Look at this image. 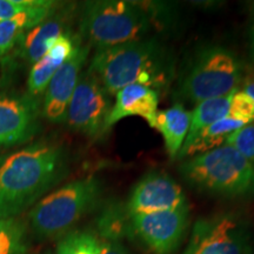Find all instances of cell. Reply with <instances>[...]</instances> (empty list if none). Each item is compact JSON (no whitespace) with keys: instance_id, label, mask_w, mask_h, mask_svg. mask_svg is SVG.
I'll return each mask as SVG.
<instances>
[{"instance_id":"obj_1","label":"cell","mask_w":254,"mask_h":254,"mask_svg":"<svg viewBox=\"0 0 254 254\" xmlns=\"http://www.w3.org/2000/svg\"><path fill=\"white\" fill-rule=\"evenodd\" d=\"M58 146H34L0 161V219L14 218L58 183L65 173Z\"/></svg>"},{"instance_id":"obj_7","label":"cell","mask_w":254,"mask_h":254,"mask_svg":"<svg viewBox=\"0 0 254 254\" xmlns=\"http://www.w3.org/2000/svg\"><path fill=\"white\" fill-rule=\"evenodd\" d=\"M183 254H252L249 225L233 213L200 218Z\"/></svg>"},{"instance_id":"obj_11","label":"cell","mask_w":254,"mask_h":254,"mask_svg":"<svg viewBox=\"0 0 254 254\" xmlns=\"http://www.w3.org/2000/svg\"><path fill=\"white\" fill-rule=\"evenodd\" d=\"M90 47L82 46L80 43L71 58L60 66L46 88L44 100V116L50 122H64L67 116V109L73 92L80 78L81 68L86 62Z\"/></svg>"},{"instance_id":"obj_19","label":"cell","mask_w":254,"mask_h":254,"mask_svg":"<svg viewBox=\"0 0 254 254\" xmlns=\"http://www.w3.org/2000/svg\"><path fill=\"white\" fill-rule=\"evenodd\" d=\"M26 225L15 218L0 219V254H25Z\"/></svg>"},{"instance_id":"obj_26","label":"cell","mask_w":254,"mask_h":254,"mask_svg":"<svg viewBox=\"0 0 254 254\" xmlns=\"http://www.w3.org/2000/svg\"><path fill=\"white\" fill-rule=\"evenodd\" d=\"M100 254H129L120 241H100Z\"/></svg>"},{"instance_id":"obj_2","label":"cell","mask_w":254,"mask_h":254,"mask_svg":"<svg viewBox=\"0 0 254 254\" xmlns=\"http://www.w3.org/2000/svg\"><path fill=\"white\" fill-rule=\"evenodd\" d=\"M88 72L110 94L140 84L159 91L170 81L172 62L155 39H139L97 50Z\"/></svg>"},{"instance_id":"obj_27","label":"cell","mask_w":254,"mask_h":254,"mask_svg":"<svg viewBox=\"0 0 254 254\" xmlns=\"http://www.w3.org/2000/svg\"><path fill=\"white\" fill-rule=\"evenodd\" d=\"M243 91L254 100V69L251 68L243 75Z\"/></svg>"},{"instance_id":"obj_22","label":"cell","mask_w":254,"mask_h":254,"mask_svg":"<svg viewBox=\"0 0 254 254\" xmlns=\"http://www.w3.org/2000/svg\"><path fill=\"white\" fill-rule=\"evenodd\" d=\"M63 64L46 55L32 66L28 77V91L31 94H41L49 86L51 79L56 74Z\"/></svg>"},{"instance_id":"obj_9","label":"cell","mask_w":254,"mask_h":254,"mask_svg":"<svg viewBox=\"0 0 254 254\" xmlns=\"http://www.w3.org/2000/svg\"><path fill=\"white\" fill-rule=\"evenodd\" d=\"M189 205L171 211L131 217L132 234L154 254H172L189 227Z\"/></svg>"},{"instance_id":"obj_21","label":"cell","mask_w":254,"mask_h":254,"mask_svg":"<svg viewBox=\"0 0 254 254\" xmlns=\"http://www.w3.org/2000/svg\"><path fill=\"white\" fill-rule=\"evenodd\" d=\"M28 8H30V0L26 11L7 20L0 21V55H4L19 43L26 28H33Z\"/></svg>"},{"instance_id":"obj_20","label":"cell","mask_w":254,"mask_h":254,"mask_svg":"<svg viewBox=\"0 0 254 254\" xmlns=\"http://www.w3.org/2000/svg\"><path fill=\"white\" fill-rule=\"evenodd\" d=\"M56 254H100V240L88 231L68 232L58 243Z\"/></svg>"},{"instance_id":"obj_5","label":"cell","mask_w":254,"mask_h":254,"mask_svg":"<svg viewBox=\"0 0 254 254\" xmlns=\"http://www.w3.org/2000/svg\"><path fill=\"white\" fill-rule=\"evenodd\" d=\"M101 184L95 178L75 180L41 199L30 212V224L37 237L65 236L75 222L95 208Z\"/></svg>"},{"instance_id":"obj_3","label":"cell","mask_w":254,"mask_h":254,"mask_svg":"<svg viewBox=\"0 0 254 254\" xmlns=\"http://www.w3.org/2000/svg\"><path fill=\"white\" fill-rule=\"evenodd\" d=\"M179 172L190 186L209 194L226 198L254 195V167L230 145L190 158Z\"/></svg>"},{"instance_id":"obj_18","label":"cell","mask_w":254,"mask_h":254,"mask_svg":"<svg viewBox=\"0 0 254 254\" xmlns=\"http://www.w3.org/2000/svg\"><path fill=\"white\" fill-rule=\"evenodd\" d=\"M232 94L227 97L200 101L196 104L195 109L190 112V125L185 142L192 140L200 131L207 126L219 122L225 117H228Z\"/></svg>"},{"instance_id":"obj_10","label":"cell","mask_w":254,"mask_h":254,"mask_svg":"<svg viewBox=\"0 0 254 254\" xmlns=\"http://www.w3.org/2000/svg\"><path fill=\"white\" fill-rule=\"evenodd\" d=\"M183 189L170 176L151 172L133 189L126 208L129 215L171 211L186 206Z\"/></svg>"},{"instance_id":"obj_24","label":"cell","mask_w":254,"mask_h":254,"mask_svg":"<svg viewBox=\"0 0 254 254\" xmlns=\"http://www.w3.org/2000/svg\"><path fill=\"white\" fill-rule=\"evenodd\" d=\"M228 117L246 125L254 122V100L246 92L237 90L232 94Z\"/></svg>"},{"instance_id":"obj_23","label":"cell","mask_w":254,"mask_h":254,"mask_svg":"<svg viewBox=\"0 0 254 254\" xmlns=\"http://www.w3.org/2000/svg\"><path fill=\"white\" fill-rule=\"evenodd\" d=\"M225 144L232 146L254 167V122L232 133Z\"/></svg>"},{"instance_id":"obj_28","label":"cell","mask_w":254,"mask_h":254,"mask_svg":"<svg viewBox=\"0 0 254 254\" xmlns=\"http://www.w3.org/2000/svg\"><path fill=\"white\" fill-rule=\"evenodd\" d=\"M249 49H250L251 59H252L253 63H254V23L252 24V26H251V28H250V33H249Z\"/></svg>"},{"instance_id":"obj_25","label":"cell","mask_w":254,"mask_h":254,"mask_svg":"<svg viewBox=\"0 0 254 254\" xmlns=\"http://www.w3.org/2000/svg\"><path fill=\"white\" fill-rule=\"evenodd\" d=\"M28 0H0V21L7 20L27 9Z\"/></svg>"},{"instance_id":"obj_17","label":"cell","mask_w":254,"mask_h":254,"mask_svg":"<svg viewBox=\"0 0 254 254\" xmlns=\"http://www.w3.org/2000/svg\"><path fill=\"white\" fill-rule=\"evenodd\" d=\"M98 233L101 239L107 241H120L132 234L131 215L126 205L113 201L105 206L97 221Z\"/></svg>"},{"instance_id":"obj_12","label":"cell","mask_w":254,"mask_h":254,"mask_svg":"<svg viewBox=\"0 0 254 254\" xmlns=\"http://www.w3.org/2000/svg\"><path fill=\"white\" fill-rule=\"evenodd\" d=\"M38 105L26 97H0V144L13 145L37 131Z\"/></svg>"},{"instance_id":"obj_4","label":"cell","mask_w":254,"mask_h":254,"mask_svg":"<svg viewBox=\"0 0 254 254\" xmlns=\"http://www.w3.org/2000/svg\"><path fill=\"white\" fill-rule=\"evenodd\" d=\"M153 14L146 6L125 0L88 1L81 17V33L97 50L144 39Z\"/></svg>"},{"instance_id":"obj_15","label":"cell","mask_w":254,"mask_h":254,"mask_svg":"<svg viewBox=\"0 0 254 254\" xmlns=\"http://www.w3.org/2000/svg\"><path fill=\"white\" fill-rule=\"evenodd\" d=\"M245 125V123L239 122V120L231 118V117H225L200 131L192 140L184 142L178 157L192 158L220 147L226 142L227 138L232 133Z\"/></svg>"},{"instance_id":"obj_13","label":"cell","mask_w":254,"mask_h":254,"mask_svg":"<svg viewBox=\"0 0 254 254\" xmlns=\"http://www.w3.org/2000/svg\"><path fill=\"white\" fill-rule=\"evenodd\" d=\"M158 105L159 91L154 88L140 84L124 87L117 93L116 104L107 117V129L120 120L134 116L145 119L152 127L158 112Z\"/></svg>"},{"instance_id":"obj_14","label":"cell","mask_w":254,"mask_h":254,"mask_svg":"<svg viewBox=\"0 0 254 254\" xmlns=\"http://www.w3.org/2000/svg\"><path fill=\"white\" fill-rule=\"evenodd\" d=\"M190 125V112L182 104H176L166 110L158 111L152 128L161 133L168 154L176 158L186 140Z\"/></svg>"},{"instance_id":"obj_8","label":"cell","mask_w":254,"mask_h":254,"mask_svg":"<svg viewBox=\"0 0 254 254\" xmlns=\"http://www.w3.org/2000/svg\"><path fill=\"white\" fill-rule=\"evenodd\" d=\"M98 79L90 72L80 74L67 109V122L75 131L88 136L103 135L111 107Z\"/></svg>"},{"instance_id":"obj_30","label":"cell","mask_w":254,"mask_h":254,"mask_svg":"<svg viewBox=\"0 0 254 254\" xmlns=\"http://www.w3.org/2000/svg\"><path fill=\"white\" fill-rule=\"evenodd\" d=\"M252 11H253V13H254V2H253V5H252Z\"/></svg>"},{"instance_id":"obj_29","label":"cell","mask_w":254,"mask_h":254,"mask_svg":"<svg viewBox=\"0 0 254 254\" xmlns=\"http://www.w3.org/2000/svg\"><path fill=\"white\" fill-rule=\"evenodd\" d=\"M43 254H55V253H53V252H51V251H47V252L43 253Z\"/></svg>"},{"instance_id":"obj_6","label":"cell","mask_w":254,"mask_h":254,"mask_svg":"<svg viewBox=\"0 0 254 254\" xmlns=\"http://www.w3.org/2000/svg\"><path fill=\"white\" fill-rule=\"evenodd\" d=\"M244 71L239 59L222 46L202 50L184 78L180 93L192 101L215 99L231 95L243 80Z\"/></svg>"},{"instance_id":"obj_16","label":"cell","mask_w":254,"mask_h":254,"mask_svg":"<svg viewBox=\"0 0 254 254\" xmlns=\"http://www.w3.org/2000/svg\"><path fill=\"white\" fill-rule=\"evenodd\" d=\"M63 33H65L64 21L59 18L50 19L31 28L20 39L24 58L34 65L47 55Z\"/></svg>"}]
</instances>
